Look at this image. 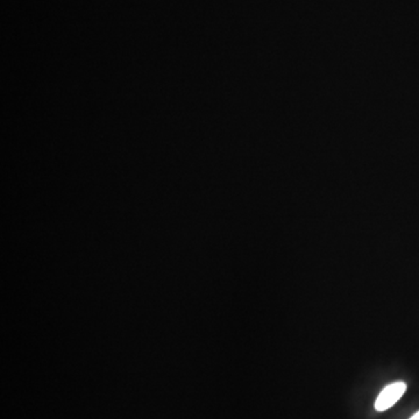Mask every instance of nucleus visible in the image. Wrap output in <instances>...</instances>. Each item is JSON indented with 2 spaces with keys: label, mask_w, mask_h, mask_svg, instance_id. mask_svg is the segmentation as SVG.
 Segmentation results:
<instances>
[{
  "label": "nucleus",
  "mask_w": 419,
  "mask_h": 419,
  "mask_svg": "<svg viewBox=\"0 0 419 419\" xmlns=\"http://www.w3.org/2000/svg\"><path fill=\"white\" fill-rule=\"evenodd\" d=\"M407 384L404 382H394L384 388L376 398L375 409L377 411H386L394 407L400 398L404 395Z\"/></svg>",
  "instance_id": "obj_1"
},
{
  "label": "nucleus",
  "mask_w": 419,
  "mask_h": 419,
  "mask_svg": "<svg viewBox=\"0 0 419 419\" xmlns=\"http://www.w3.org/2000/svg\"><path fill=\"white\" fill-rule=\"evenodd\" d=\"M410 419H419V411L416 412L415 415L412 416L411 418Z\"/></svg>",
  "instance_id": "obj_2"
}]
</instances>
